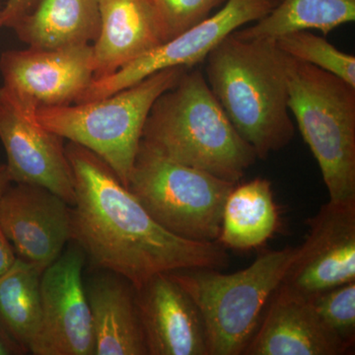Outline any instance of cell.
I'll return each instance as SVG.
<instances>
[{
  "mask_svg": "<svg viewBox=\"0 0 355 355\" xmlns=\"http://www.w3.org/2000/svg\"><path fill=\"white\" fill-rule=\"evenodd\" d=\"M65 151L76 188L72 241L95 268L116 273L139 288L158 273L227 268V252L218 242L173 234L149 216L101 158L70 141Z\"/></svg>",
  "mask_w": 355,
  "mask_h": 355,
  "instance_id": "cell-1",
  "label": "cell"
},
{
  "mask_svg": "<svg viewBox=\"0 0 355 355\" xmlns=\"http://www.w3.org/2000/svg\"><path fill=\"white\" fill-rule=\"evenodd\" d=\"M205 79L217 101L258 159L288 146L287 55L275 40L241 39L234 32L205 58Z\"/></svg>",
  "mask_w": 355,
  "mask_h": 355,
  "instance_id": "cell-2",
  "label": "cell"
},
{
  "mask_svg": "<svg viewBox=\"0 0 355 355\" xmlns=\"http://www.w3.org/2000/svg\"><path fill=\"white\" fill-rule=\"evenodd\" d=\"M141 141L181 164L240 183L258 160L233 127L200 69H188L154 102Z\"/></svg>",
  "mask_w": 355,
  "mask_h": 355,
  "instance_id": "cell-3",
  "label": "cell"
},
{
  "mask_svg": "<svg viewBox=\"0 0 355 355\" xmlns=\"http://www.w3.org/2000/svg\"><path fill=\"white\" fill-rule=\"evenodd\" d=\"M297 250L261 252L251 266L230 275L207 268L168 272L197 305L209 355L243 354Z\"/></svg>",
  "mask_w": 355,
  "mask_h": 355,
  "instance_id": "cell-4",
  "label": "cell"
},
{
  "mask_svg": "<svg viewBox=\"0 0 355 355\" xmlns=\"http://www.w3.org/2000/svg\"><path fill=\"white\" fill-rule=\"evenodd\" d=\"M187 69L179 67L161 70L94 101L38 108L37 118L51 132L101 158L128 187L154 102L172 88Z\"/></svg>",
  "mask_w": 355,
  "mask_h": 355,
  "instance_id": "cell-5",
  "label": "cell"
},
{
  "mask_svg": "<svg viewBox=\"0 0 355 355\" xmlns=\"http://www.w3.org/2000/svg\"><path fill=\"white\" fill-rule=\"evenodd\" d=\"M288 108L331 202L355 198V86L287 55Z\"/></svg>",
  "mask_w": 355,
  "mask_h": 355,
  "instance_id": "cell-6",
  "label": "cell"
},
{
  "mask_svg": "<svg viewBox=\"0 0 355 355\" xmlns=\"http://www.w3.org/2000/svg\"><path fill=\"white\" fill-rule=\"evenodd\" d=\"M237 184L165 157L140 141L128 188L173 234L216 242L224 205Z\"/></svg>",
  "mask_w": 355,
  "mask_h": 355,
  "instance_id": "cell-7",
  "label": "cell"
},
{
  "mask_svg": "<svg viewBox=\"0 0 355 355\" xmlns=\"http://www.w3.org/2000/svg\"><path fill=\"white\" fill-rule=\"evenodd\" d=\"M277 0H226L223 8L182 34L161 44L123 69L93 80L77 103L94 101L135 85L155 72L205 62L210 51L241 26L265 17Z\"/></svg>",
  "mask_w": 355,
  "mask_h": 355,
  "instance_id": "cell-8",
  "label": "cell"
},
{
  "mask_svg": "<svg viewBox=\"0 0 355 355\" xmlns=\"http://www.w3.org/2000/svg\"><path fill=\"white\" fill-rule=\"evenodd\" d=\"M37 109L8 88L0 87V142L11 181L43 187L72 207L76 188L64 139L40 123Z\"/></svg>",
  "mask_w": 355,
  "mask_h": 355,
  "instance_id": "cell-9",
  "label": "cell"
},
{
  "mask_svg": "<svg viewBox=\"0 0 355 355\" xmlns=\"http://www.w3.org/2000/svg\"><path fill=\"white\" fill-rule=\"evenodd\" d=\"M85 259L76 243L44 268L41 322L29 354L94 355L92 318L83 279Z\"/></svg>",
  "mask_w": 355,
  "mask_h": 355,
  "instance_id": "cell-10",
  "label": "cell"
},
{
  "mask_svg": "<svg viewBox=\"0 0 355 355\" xmlns=\"http://www.w3.org/2000/svg\"><path fill=\"white\" fill-rule=\"evenodd\" d=\"M279 288L309 299L355 282V198L324 203Z\"/></svg>",
  "mask_w": 355,
  "mask_h": 355,
  "instance_id": "cell-11",
  "label": "cell"
},
{
  "mask_svg": "<svg viewBox=\"0 0 355 355\" xmlns=\"http://www.w3.org/2000/svg\"><path fill=\"white\" fill-rule=\"evenodd\" d=\"M0 73L4 87L37 108L67 106L94 80L93 46L6 51L0 55Z\"/></svg>",
  "mask_w": 355,
  "mask_h": 355,
  "instance_id": "cell-12",
  "label": "cell"
},
{
  "mask_svg": "<svg viewBox=\"0 0 355 355\" xmlns=\"http://www.w3.org/2000/svg\"><path fill=\"white\" fill-rule=\"evenodd\" d=\"M0 228L18 258L44 270L72 241V207L43 187L12 183L0 198Z\"/></svg>",
  "mask_w": 355,
  "mask_h": 355,
  "instance_id": "cell-13",
  "label": "cell"
},
{
  "mask_svg": "<svg viewBox=\"0 0 355 355\" xmlns=\"http://www.w3.org/2000/svg\"><path fill=\"white\" fill-rule=\"evenodd\" d=\"M137 304L148 355H209L200 311L169 273L137 288Z\"/></svg>",
  "mask_w": 355,
  "mask_h": 355,
  "instance_id": "cell-14",
  "label": "cell"
},
{
  "mask_svg": "<svg viewBox=\"0 0 355 355\" xmlns=\"http://www.w3.org/2000/svg\"><path fill=\"white\" fill-rule=\"evenodd\" d=\"M245 355H342L349 347L323 323L307 299L277 287Z\"/></svg>",
  "mask_w": 355,
  "mask_h": 355,
  "instance_id": "cell-15",
  "label": "cell"
},
{
  "mask_svg": "<svg viewBox=\"0 0 355 355\" xmlns=\"http://www.w3.org/2000/svg\"><path fill=\"white\" fill-rule=\"evenodd\" d=\"M100 31L93 46L94 80L104 78L165 43L153 0H100Z\"/></svg>",
  "mask_w": 355,
  "mask_h": 355,
  "instance_id": "cell-16",
  "label": "cell"
},
{
  "mask_svg": "<svg viewBox=\"0 0 355 355\" xmlns=\"http://www.w3.org/2000/svg\"><path fill=\"white\" fill-rule=\"evenodd\" d=\"M97 270L84 282L92 318L94 355H148L137 288L116 273Z\"/></svg>",
  "mask_w": 355,
  "mask_h": 355,
  "instance_id": "cell-17",
  "label": "cell"
},
{
  "mask_svg": "<svg viewBox=\"0 0 355 355\" xmlns=\"http://www.w3.org/2000/svg\"><path fill=\"white\" fill-rule=\"evenodd\" d=\"M100 23V0H31L10 28L30 48L51 50L94 43Z\"/></svg>",
  "mask_w": 355,
  "mask_h": 355,
  "instance_id": "cell-18",
  "label": "cell"
},
{
  "mask_svg": "<svg viewBox=\"0 0 355 355\" xmlns=\"http://www.w3.org/2000/svg\"><path fill=\"white\" fill-rule=\"evenodd\" d=\"M277 224L279 212L272 183L256 178L245 184L238 183L229 193L216 242L229 249H254L272 237Z\"/></svg>",
  "mask_w": 355,
  "mask_h": 355,
  "instance_id": "cell-19",
  "label": "cell"
},
{
  "mask_svg": "<svg viewBox=\"0 0 355 355\" xmlns=\"http://www.w3.org/2000/svg\"><path fill=\"white\" fill-rule=\"evenodd\" d=\"M354 20L355 0H280L256 24L234 34L241 39L277 40L291 33L318 30L326 37Z\"/></svg>",
  "mask_w": 355,
  "mask_h": 355,
  "instance_id": "cell-20",
  "label": "cell"
},
{
  "mask_svg": "<svg viewBox=\"0 0 355 355\" xmlns=\"http://www.w3.org/2000/svg\"><path fill=\"white\" fill-rule=\"evenodd\" d=\"M44 270L16 259L0 275V329L29 354L41 322V277Z\"/></svg>",
  "mask_w": 355,
  "mask_h": 355,
  "instance_id": "cell-21",
  "label": "cell"
},
{
  "mask_svg": "<svg viewBox=\"0 0 355 355\" xmlns=\"http://www.w3.org/2000/svg\"><path fill=\"white\" fill-rule=\"evenodd\" d=\"M275 42L289 58L314 65L355 86L354 55L338 50L324 37L299 31L279 37Z\"/></svg>",
  "mask_w": 355,
  "mask_h": 355,
  "instance_id": "cell-22",
  "label": "cell"
},
{
  "mask_svg": "<svg viewBox=\"0 0 355 355\" xmlns=\"http://www.w3.org/2000/svg\"><path fill=\"white\" fill-rule=\"evenodd\" d=\"M307 300L323 323L350 349L355 340V282L328 289Z\"/></svg>",
  "mask_w": 355,
  "mask_h": 355,
  "instance_id": "cell-23",
  "label": "cell"
},
{
  "mask_svg": "<svg viewBox=\"0 0 355 355\" xmlns=\"http://www.w3.org/2000/svg\"><path fill=\"white\" fill-rule=\"evenodd\" d=\"M223 1L225 0H153L166 42L207 19Z\"/></svg>",
  "mask_w": 355,
  "mask_h": 355,
  "instance_id": "cell-24",
  "label": "cell"
},
{
  "mask_svg": "<svg viewBox=\"0 0 355 355\" xmlns=\"http://www.w3.org/2000/svg\"><path fill=\"white\" fill-rule=\"evenodd\" d=\"M31 0H6V6L0 10V29L10 28L13 23L27 10Z\"/></svg>",
  "mask_w": 355,
  "mask_h": 355,
  "instance_id": "cell-25",
  "label": "cell"
},
{
  "mask_svg": "<svg viewBox=\"0 0 355 355\" xmlns=\"http://www.w3.org/2000/svg\"><path fill=\"white\" fill-rule=\"evenodd\" d=\"M17 259L12 245L4 235L3 231L0 228V275L7 272L14 261Z\"/></svg>",
  "mask_w": 355,
  "mask_h": 355,
  "instance_id": "cell-26",
  "label": "cell"
},
{
  "mask_svg": "<svg viewBox=\"0 0 355 355\" xmlns=\"http://www.w3.org/2000/svg\"><path fill=\"white\" fill-rule=\"evenodd\" d=\"M23 354H27V352L0 329V355Z\"/></svg>",
  "mask_w": 355,
  "mask_h": 355,
  "instance_id": "cell-27",
  "label": "cell"
},
{
  "mask_svg": "<svg viewBox=\"0 0 355 355\" xmlns=\"http://www.w3.org/2000/svg\"><path fill=\"white\" fill-rule=\"evenodd\" d=\"M11 184H12V181H11L10 175H9L6 163L0 162V198Z\"/></svg>",
  "mask_w": 355,
  "mask_h": 355,
  "instance_id": "cell-28",
  "label": "cell"
},
{
  "mask_svg": "<svg viewBox=\"0 0 355 355\" xmlns=\"http://www.w3.org/2000/svg\"><path fill=\"white\" fill-rule=\"evenodd\" d=\"M2 1H4V0H0V6H1Z\"/></svg>",
  "mask_w": 355,
  "mask_h": 355,
  "instance_id": "cell-29",
  "label": "cell"
},
{
  "mask_svg": "<svg viewBox=\"0 0 355 355\" xmlns=\"http://www.w3.org/2000/svg\"><path fill=\"white\" fill-rule=\"evenodd\" d=\"M277 1H279H279H280V0H277Z\"/></svg>",
  "mask_w": 355,
  "mask_h": 355,
  "instance_id": "cell-30",
  "label": "cell"
}]
</instances>
